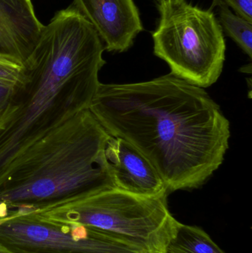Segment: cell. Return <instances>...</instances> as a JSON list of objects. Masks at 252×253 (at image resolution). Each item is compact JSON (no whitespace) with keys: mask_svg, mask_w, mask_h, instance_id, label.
<instances>
[{"mask_svg":"<svg viewBox=\"0 0 252 253\" xmlns=\"http://www.w3.org/2000/svg\"><path fill=\"white\" fill-rule=\"evenodd\" d=\"M89 110L109 135L151 162L168 193L205 184L229 148L230 123L220 106L171 73L144 83H100Z\"/></svg>","mask_w":252,"mask_h":253,"instance_id":"cell-1","label":"cell"},{"mask_svg":"<svg viewBox=\"0 0 252 253\" xmlns=\"http://www.w3.org/2000/svg\"><path fill=\"white\" fill-rule=\"evenodd\" d=\"M105 45L73 4L44 25L14 86L0 129V182L33 144L88 110L106 61Z\"/></svg>","mask_w":252,"mask_h":253,"instance_id":"cell-2","label":"cell"},{"mask_svg":"<svg viewBox=\"0 0 252 253\" xmlns=\"http://www.w3.org/2000/svg\"><path fill=\"white\" fill-rule=\"evenodd\" d=\"M110 137L88 109L36 141L0 182V218L116 188L105 154Z\"/></svg>","mask_w":252,"mask_h":253,"instance_id":"cell-3","label":"cell"},{"mask_svg":"<svg viewBox=\"0 0 252 253\" xmlns=\"http://www.w3.org/2000/svg\"><path fill=\"white\" fill-rule=\"evenodd\" d=\"M167 198L115 188L75 196L30 212L53 224L95 227L143 253H168L180 222L170 212Z\"/></svg>","mask_w":252,"mask_h":253,"instance_id":"cell-4","label":"cell"},{"mask_svg":"<svg viewBox=\"0 0 252 253\" xmlns=\"http://www.w3.org/2000/svg\"><path fill=\"white\" fill-rule=\"evenodd\" d=\"M152 33L154 53L167 62L171 74L198 87L214 84L226 58L224 34L213 11L186 0H163Z\"/></svg>","mask_w":252,"mask_h":253,"instance_id":"cell-5","label":"cell"},{"mask_svg":"<svg viewBox=\"0 0 252 253\" xmlns=\"http://www.w3.org/2000/svg\"><path fill=\"white\" fill-rule=\"evenodd\" d=\"M0 245L13 253H143L95 227L53 224L31 212L0 218Z\"/></svg>","mask_w":252,"mask_h":253,"instance_id":"cell-6","label":"cell"},{"mask_svg":"<svg viewBox=\"0 0 252 253\" xmlns=\"http://www.w3.org/2000/svg\"><path fill=\"white\" fill-rule=\"evenodd\" d=\"M72 4L93 25L108 51H127L144 31L134 0H73Z\"/></svg>","mask_w":252,"mask_h":253,"instance_id":"cell-7","label":"cell"},{"mask_svg":"<svg viewBox=\"0 0 252 253\" xmlns=\"http://www.w3.org/2000/svg\"><path fill=\"white\" fill-rule=\"evenodd\" d=\"M105 154L116 189L138 196L168 195L165 183L153 165L125 140L111 135Z\"/></svg>","mask_w":252,"mask_h":253,"instance_id":"cell-8","label":"cell"},{"mask_svg":"<svg viewBox=\"0 0 252 253\" xmlns=\"http://www.w3.org/2000/svg\"><path fill=\"white\" fill-rule=\"evenodd\" d=\"M44 26L31 0H0V53L23 65Z\"/></svg>","mask_w":252,"mask_h":253,"instance_id":"cell-9","label":"cell"},{"mask_svg":"<svg viewBox=\"0 0 252 253\" xmlns=\"http://www.w3.org/2000/svg\"><path fill=\"white\" fill-rule=\"evenodd\" d=\"M168 253H226L201 227L179 223Z\"/></svg>","mask_w":252,"mask_h":253,"instance_id":"cell-10","label":"cell"},{"mask_svg":"<svg viewBox=\"0 0 252 253\" xmlns=\"http://www.w3.org/2000/svg\"><path fill=\"white\" fill-rule=\"evenodd\" d=\"M218 10L219 25L223 34L230 37L241 49L252 58V22L234 13L225 4H220Z\"/></svg>","mask_w":252,"mask_h":253,"instance_id":"cell-11","label":"cell"},{"mask_svg":"<svg viewBox=\"0 0 252 253\" xmlns=\"http://www.w3.org/2000/svg\"><path fill=\"white\" fill-rule=\"evenodd\" d=\"M23 66L0 53V84L15 86L22 76Z\"/></svg>","mask_w":252,"mask_h":253,"instance_id":"cell-12","label":"cell"},{"mask_svg":"<svg viewBox=\"0 0 252 253\" xmlns=\"http://www.w3.org/2000/svg\"><path fill=\"white\" fill-rule=\"evenodd\" d=\"M221 4L229 7L241 17L252 22V0H213L209 10L213 11L215 8Z\"/></svg>","mask_w":252,"mask_h":253,"instance_id":"cell-13","label":"cell"},{"mask_svg":"<svg viewBox=\"0 0 252 253\" xmlns=\"http://www.w3.org/2000/svg\"><path fill=\"white\" fill-rule=\"evenodd\" d=\"M14 86L0 84V129L2 128L13 96Z\"/></svg>","mask_w":252,"mask_h":253,"instance_id":"cell-14","label":"cell"},{"mask_svg":"<svg viewBox=\"0 0 252 253\" xmlns=\"http://www.w3.org/2000/svg\"><path fill=\"white\" fill-rule=\"evenodd\" d=\"M0 253H13L10 252V251H7V249H5V248H3V247H1V245H0Z\"/></svg>","mask_w":252,"mask_h":253,"instance_id":"cell-15","label":"cell"},{"mask_svg":"<svg viewBox=\"0 0 252 253\" xmlns=\"http://www.w3.org/2000/svg\"><path fill=\"white\" fill-rule=\"evenodd\" d=\"M158 2H160V1H163V0H156Z\"/></svg>","mask_w":252,"mask_h":253,"instance_id":"cell-16","label":"cell"}]
</instances>
